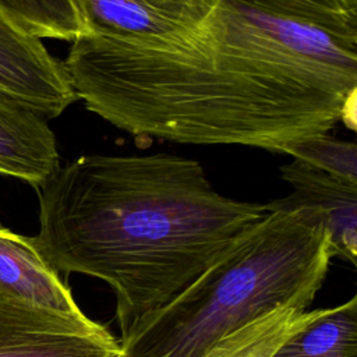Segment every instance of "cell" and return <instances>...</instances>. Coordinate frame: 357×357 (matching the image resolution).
Returning <instances> with one entry per match:
<instances>
[{
	"label": "cell",
	"mask_w": 357,
	"mask_h": 357,
	"mask_svg": "<svg viewBox=\"0 0 357 357\" xmlns=\"http://www.w3.org/2000/svg\"><path fill=\"white\" fill-rule=\"evenodd\" d=\"M63 64L128 134L286 153L339 120L356 128L357 0H216L184 33L81 35Z\"/></svg>",
	"instance_id": "1"
},
{
	"label": "cell",
	"mask_w": 357,
	"mask_h": 357,
	"mask_svg": "<svg viewBox=\"0 0 357 357\" xmlns=\"http://www.w3.org/2000/svg\"><path fill=\"white\" fill-rule=\"evenodd\" d=\"M31 241L59 275L106 282L124 335L169 303L266 215L219 194L194 159L84 155L39 187Z\"/></svg>",
	"instance_id": "2"
},
{
	"label": "cell",
	"mask_w": 357,
	"mask_h": 357,
	"mask_svg": "<svg viewBox=\"0 0 357 357\" xmlns=\"http://www.w3.org/2000/svg\"><path fill=\"white\" fill-rule=\"evenodd\" d=\"M331 258L328 233L308 211L266 212L181 293L134 322L117 357H204L278 307L307 310Z\"/></svg>",
	"instance_id": "3"
},
{
	"label": "cell",
	"mask_w": 357,
	"mask_h": 357,
	"mask_svg": "<svg viewBox=\"0 0 357 357\" xmlns=\"http://www.w3.org/2000/svg\"><path fill=\"white\" fill-rule=\"evenodd\" d=\"M119 340L99 322L0 298V357H117Z\"/></svg>",
	"instance_id": "4"
},
{
	"label": "cell",
	"mask_w": 357,
	"mask_h": 357,
	"mask_svg": "<svg viewBox=\"0 0 357 357\" xmlns=\"http://www.w3.org/2000/svg\"><path fill=\"white\" fill-rule=\"evenodd\" d=\"M0 91L43 117H59L78 100L63 61L42 39L22 29L0 7Z\"/></svg>",
	"instance_id": "5"
},
{
	"label": "cell",
	"mask_w": 357,
	"mask_h": 357,
	"mask_svg": "<svg viewBox=\"0 0 357 357\" xmlns=\"http://www.w3.org/2000/svg\"><path fill=\"white\" fill-rule=\"evenodd\" d=\"M293 191L264 204L266 212L305 209L325 227L332 257L357 265V183L336 178L294 159L280 166Z\"/></svg>",
	"instance_id": "6"
},
{
	"label": "cell",
	"mask_w": 357,
	"mask_h": 357,
	"mask_svg": "<svg viewBox=\"0 0 357 357\" xmlns=\"http://www.w3.org/2000/svg\"><path fill=\"white\" fill-rule=\"evenodd\" d=\"M89 32L160 38L197 26L216 0H74Z\"/></svg>",
	"instance_id": "7"
},
{
	"label": "cell",
	"mask_w": 357,
	"mask_h": 357,
	"mask_svg": "<svg viewBox=\"0 0 357 357\" xmlns=\"http://www.w3.org/2000/svg\"><path fill=\"white\" fill-rule=\"evenodd\" d=\"M59 166L56 135L47 119L0 91V176L38 188Z\"/></svg>",
	"instance_id": "8"
},
{
	"label": "cell",
	"mask_w": 357,
	"mask_h": 357,
	"mask_svg": "<svg viewBox=\"0 0 357 357\" xmlns=\"http://www.w3.org/2000/svg\"><path fill=\"white\" fill-rule=\"evenodd\" d=\"M0 298L82 318L68 284L33 247L31 237L0 226Z\"/></svg>",
	"instance_id": "9"
},
{
	"label": "cell",
	"mask_w": 357,
	"mask_h": 357,
	"mask_svg": "<svg viewBox=\"0 0 357 357\" xmlns=\"http://www.w3.org/2000/svg\"><path fill=\"white\" fill-rule=\"evenodd\" d=\"M271 357H357V297L321 308L286 337Z\"/></svg>",
	"instance_id": "10"
},
{
	"label": "cell",
	"mask_w": 357,
	"mask_h": 357,
	"mask_svg": "<svg viewBox=\"0 0 357 357\" xmlns=\"http://www.w3.org/2000/svg\"><path fill=\"white\" fill-rule=\"evenodd\" d=\"M319 310L307 311L293 304L278 307L225 337L204 357H271L286 337L315 318Z\"/></svg>",
	"instance_id": "11"
},
{
	"label": "cell",
	"mask_w": 357,
	"mask_h": 357,
	"mask_svg": "<svg viewBox=\"0 0 357 357\" xmlns=\"http://www.w3.org/2000/svg\"><path fill=\"white\" fill-rule=\"evenodd\" d=\"M0 7L22 29L39 39L74 42L89 32L74 0H0Z\"/></svg>",
	"instance_id": "12"
},
{
	"label": "cell",
	"mask_w": 357,
	"mask_h": 357,
	"mask_svg": "<svg viewBox=\"0 0 357 357\" xmlns=\"http://www.w3.org/2000/svg\"><path fill=\"white\" fill-rule=\"evenodd\" d=\"M286 153L336 178L357 183V145L325 135L290 145Z\"/></svg>",
	"instance_id": "13"
}]
</instances>
